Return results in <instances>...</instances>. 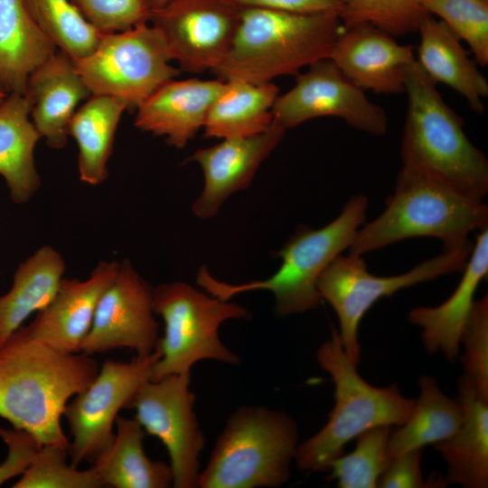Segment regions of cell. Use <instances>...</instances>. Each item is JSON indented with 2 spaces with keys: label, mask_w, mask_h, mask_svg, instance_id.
I'll list each match as a JSON object with an SVG mask.
<instances>
[{
  "label": "cell",
  "mask_w": 488,
  "mask_h": 488,
  "mask_svg": "<svg viewBox=\"0 0 488 488\" xmlns=\"http://www.w3.org/2000/svg\"><path fill=\"white\" fill-rule=\"evenodd\" d=\"M153 305L154 312L164 322V334L155 347L160 358L154 365L151 380L191 372L192 365L202 360L239 362L238 355L221 341L219 327L227 320L249 317L245 307L183 282L154 288Z\"/></svg>",
  "instance_id": "8"
},
{
  "label": "cell",
  "mask_w": 488,
  "mask_h": 488,
  "mask_svg": "<svg viewBox=\"0 0 488 488\" xmlns=\"http://www.w3.org/2000/svg\"><path fill=\"white\" fill-rule=\"evenodd\" d=\"M429 14L440 17L447 27L465 41L481 66L488 63L487 0H419Z\"/></svg>",
  "instance_id": "35"
},
{
  "label": "cell",
  "mask_w": 488,
  "mask_h": 488,
  "mask_svg": "<svg viewBox=\"0 0 488 488\" xmlns=\"http://www.w3.org/2000/svg\"><path fill=\"white\" fill-rule=\"evenodd\" d=\"M286 131L284 127L273 120L259 134L224 138L215 145L195 151L190 160L201 166L204 186L192 206L193 213L201 219L211 218L230 195L247 188Z\"/></svg>",
  "instance_id": "16"
},
{
  "label": "cell",
  "mask_w": 488,
  "mask_h": 488,
  "mask_svg": "<svg viewBox=\"0 0 488 488\" xmlns=\"http://www.w3.org/2000/svg\"><path fill=\"white\" fill-rule=\"evenodd\" d=\"M488 1V0H487Z\"/></svg>",
  "instance_id": "43"
},
{
  "label": "cell",
  "mask_w": 488,
  "mask_h": 488,
  "mask_svg": "<svg viewBox=\"0 0 488 488\" xmlns=\"http://www.w3.org/2000/svg\"><path fill=\"white\" fill-rule=\"evenodd\" d=\"M68 449L42 446L13 488H99L103 484L93 467L79 470L67 463Z\"/></svg>",
  "instance_id": "34"
},
{
  "label": "cell",
  "mask_w": 488,
  "mask_h": 488,
  "mask_svg": "<svg viewBox=\"0 0 488 488\" xmlns=\"http://www.w3.org/2000/svg\"><path fill=\"white\" fill-rule=\"evenodd\" d=\"M57 51L22 0H0V89L24 94L30 74Z\"/></svg>",
  "instance_id": "25"
},
{
  "label": "cell",
  "mask_w": 488,
  "mask_h": 488,
  "mask_svg": "<svg viewBox=\"0 0 488 488\" xmlns=\"http://www.w3.org/2000/svg\"><path fill=\"white\" fill-rule=\"evenodd\" d=\"M99 371L89 355L57 351L20 326L0 344V417L30 434L40 447L68 449L61 418L68 400L84 390Z\"/></svg>",
  "instance_id": "1"
},
{
  "label": "cell",
  "mask_w": 488,
  "mask_h": 488,
  "mask_svg": "<svg viewBox=\"0 0 488 488\" xmlns=\"http://www.w3.org/2000/svg\"><path fill=\"white\" fill-rule=\"evenodd\" d=\"M418 32L419 66L436 83L449 86L465 98L475 113L484 111L488 81L478 70L458 37L441 20L427 16Z\"/></svg>",
  "instance_id": "23"
},
{
  "label": "cell",
  "mask_w": 488,
  "mask_h": 488,
  "mask_svg": "<svg viewBox=\"0 0 488 488\" xmlns=\"http://www.w3.org/2000/svg\"><path fill=\"white\" fill-rule=\"evenodd\" d=\"M100 33L129 30L149 23L153 0H70Z\"/></svg>",
  "instance_id": "37"
},
{
  "label": "cell",
  "mask_w": 488,
  "mask_h": 488,
  "mask_svg": "<svg viewBox=\"0 0 488 488\" xmlns=\"http://www.w3.org/2000/svg\"><path fill=\"white\" fill-rule=\"evenodd\" d=\"M241 7L230 0H169L154 9L149 23L167 46L180 70H214L229 53Z\"/></svg>",
  "instance_id": "14"
},
{
  "label": "cell",
  "mask_w": 488,
  "mask_h": 488,
  "mask_svg": "<svg viewBox=\"0 0 488 488\" xmlns=\"http://www.w3.org/2000/svg\"><path fill=\"white\" fill-rule=\"evenodd\" d=\"M26 11L55 44L72 60L83 58L97 47V31L70 0H22Z\"/></svg>",
  "instance_id": "31"
},
{
  "label": "cell",
  "mask_w": 488,
  "mask_h": 488,
  "mask_svg": "<svg viewBox=\"0 0 488 488\" xmlns=\"http://www.w3.org/2000/svg\"><path fill=\"white\" fill-rule=\"evenodd\" d=\"M488 225L483 201L463 195L401 168L385 210L357 230L349 254H363L402 239L436 238L443 250L471 246L468 234Z\"/></svg>",
  "instance_id": "4"
},
{
  "label": "cell",
  "mask_w": 488,
  "mask_h": 488,
  "mask_svg": "<svg viewBox=\"0 0 488 488\" xmlns=\"http://www.w3.org/2000/svg\"><path fill=\"white\" fill-rule=\"evenodd\" d=\"M0 437L8 448L7 456L0 464V485L11 478L22 475L40 448L35 439L22 429L0 427Z\"/></svg>",
  "instance_id": "39"
},
{
  "label": "cell",
  "mask_w": 488,
  "mask_h": 488,
  "mask_svg": "<svg viewBox=\"0 0 488 488\" xmlns=\"http://www.w3.org/2000/svg\"><path fill=\"white\" fill-rule=\"evenodd\" d=\"M118 265L101 261L86 280L62 279L52 302L29 325H21L23 331L57 351L81 352L98 302L114 279Z\"/></svg>",
  "instance_id": "18"
},
{
  "label": "cell",
  "mask_w": 488,
  "mask_h": 488,
  "mask_svg": "<svg viewBox=\"0 0 488 488\" xmlns=\"http://www.w3.org/2000/svg\"><path fill=\"white\" fill-rule=\"evenodd\" d=\"M125 102L107 95H91L72 116L68 135L79 147L78 169L82 182L99 185L108 176V161L112 154L116 131Z\"/></svg>",
  "instance_id": "29"
},
{
  "label": "cell",
  "mask_w": 488,
  "mask_h": 488,
  "mask_svg": "<svg viewBox=\"0 0 488 488\" xmlns=\"http://www.w3.org/2000/svg\"><path fill=\"white\" fill-rule=\"evenodd\" d=\"M7 94L0 89V103L5 99Z\"/></svg>",
  "instance_id": "42"
},
{
  "label": "cell",
  "mask_w": 488,
  "mask_h": 488,
  "mask_svg": "<svg viewBox=\"0 0 488 488\" xmlns=\"http://www.w3.org/2000/svg\"><path fill=\"white\" fill-rule=\"evenodd\" d=\"M429 15L419 0H344L340 19L343 27L368 23L394 36L418 32Z\"/></svg>",
  "instance_id": "33"
},
{
  "label": "cell",
  "mask_w": 488,
  "mask_h": 488,
  "mask_svg": "<svg viewBox=\"0 0 488 488\" xmlns=\"http://www.w3.org/2000/svg\"><path fill=\"white\" fill-rule=\"evenodd\" d=\"M24 95L32 103L31 118L41 137L51 148L61 149L79 103L92 94L74 61L57 50L30 74Z\"/></svg>",
  "instance_id": "20"
},
{
  "label": "cell",
  "mask_w": 488,
  "mask_h": 488,
  "mask_svg": "<svg viewBox=\"0 0 488 488\" xmlns=\"http://www.w3.org/2000/svg\"><path fill=\"white\" fill-rule=\"evenodd\" d=\"M223 85L219 79L170 80L136 108L135 127L164 136L169 145L183 148L203 127Z\"/></svg>",
  "instance_id": "19"
},
{
  "label": "cell",
  "mask_w": 488,
  "mask_h": 488,
  "mask_svg": "<svg viewBox=\"0 0 488 488\" xmlns=\"http://www.w3.org/2000/svg\"><path fill=\"white\" fill-rule=\"evenodd\" d=\"M239 7H263L297 14H333L340 17L344 0H230Z\"/></svg>",
  "instance_id": "40"
},
{
  "label": "cell",
  "mask_w": 488,
  "mask_h": 488,
  "mask_svg": "<svg viewBox=\"0 0 488 488\" xmlns=\"http://www.w3.org/2000/svg\"><path fill=\"white\" fill-rule=\"evenodd\" d=\"M408 109L401 143L402 169L483 201L488 161L464 130V120L444 100L417 59L408 67Z\"/></svg>",
  "instance_id": "2"
},
{
  "label": "cell",
  "mask_w": 488,
  "mask_h": 488,
  "mask_svg": "<svg viewBox=\"0 0 488 488\" xmlns=\"http://www.w3.org/2000/svg\"><path fill=\"white\" fill-rule=\"evenodd\" d=\"M315 356L334 383L335 404L326 424L298 445L294 461L302 471L325 472L343 454L345 445L364 431L402 425L416 399L403 396L397 384L376 387L367 382L359 374L357 364L346 355L335 328Z\"/></svg>",
  "instance_id": "5"
},
{
  "label": "cell",
  "mask_w": 488,
  "mask_h": 488,
  "mask_svg": "<svg viewBox=\"0 0 488 488\" xmlns=\"http://www.w3.org/2000/svg\"><path fill=\"white\" fill-rule=\"evenodd\" d=\"M154 288L125 259L102 293L81 352L86 355L129 348L138 356L155 351L158 324L154 317Z\"/></svg>",
  "instance_id": "15"
},
{
  "label": "cell",
  "mask_w": 488,
  "mask_h": 488,
  "mask_svg": "<svg viewBox=\"0 0 488 488\" xmlns=\"http://www.w3.org/2000/svg\"><path fill=\"white\" fill-rule=\"evenodd\" d=\"M271 112L273 120L286 130L321 117H336L354 128L378 136L388 128L385 110L371 102L330 58L297 74L294 87L278 94Z\"/></svg>",
  "instance_id": "13"
},
{
  "label": "cell",
  "mask_w": 488,
  "mask_h": 488,
  "mask_svg": "<svg viewBox=\"0 0 488 488\" xmlns=\"http://www.w3.org/2000/svg\"><path fill=\"white\" fill-rule=\"evenodd\" d=\"M367 207V198L359 194L326 226L317 230L299 228L277 251L275 256L281 258V266L265 280L231 285L214 278L202 267L197 284L222 300L243 292L268 290L275 297V312L281 316L314 309L322 301L316 287L320 274L344 249H349L364 222Z\"/></svg>",
  "instance_id": "6"
},
{
  "label": "cell",
  "mask_w": 488,
  "mask_h": 488,
  "mask_svg": "<svg viewBox=\"0 0 488 488\" xmlns=\"http://www.w3.org/2000/svg\"><path fill=\"white\" fill-rule=\"evenodd\" d=\"M279 94L271 82L224 81L208 112L206 137H244L265 131L273 122L272 107Z\"/></svg>",
  "instance_id": "28"
},
{
  "label": "cell",
  "mask_w": 488,
  "mask_h": 488,
  "mask_svg": "<svg viewBox=\"0 0 488 488\" xmlns=\"http://www.w3.org/2000/svg\"><path fill=\"white\" fill-rule=\"evenodd\" d=\"M472 247L443 250L408 272L380 277L367 268L362 256L349 254L336 257L320 274L316 287L323 299L334 309L338 333L348 358L358 365L361 345L358 329L361 319L380 299L417 284L435 279L455 271H462Z\"/></svg>",
  "instance_id": "9"
},
{
  "label": "cell",
  "mask_w": 488,
  "mask_h": 488,
  "mask_svg": "<svg viewBox=\"0 0 488 488\" xmlns=\"http://www.w3.org/2000/svg\"><path fill=\"white\" fill-rule=\"evenodd\" d=\"M160 358L155 350L130 361H104L93 381L67 404L63 416L72 442L68 447L70 464L94 463L112 444L114 423L121 408H129L138 389L151 380Z\"/></svg>",
  "instance_id": "11"
},
{
  "label": "cell",
  "mask_w": 488,
  "mask_h": 488,
  "mask_svg": "<svg viewBox=\"0 0 488 488\" xmlns=\"http://www.w3.org/2000/svg\"><path fill=\"white\" fill-rule=\"evenodd\" d=\"M394 427L381 426L359 435L354 449L342 454L330 465L331 478L340 488H376L390 461L387 454L389 438Z\"/></svg>",
  "instance_id": "32"
},
{
  "label": "cell",
  "mask_w": 488,
  "mask_h": 488,
  "mask_svg": "<svg viewBox=\"0 0 488 488\" xmlns=\"http://www.w3.org/2000/svg\"><path fill=\"white\" fill-rule=\"evenodd\" d=\"M330 59L364 91L399 94L405 90L407 69L416 57L413 46L400 44L383 30L361 23L343 26Z\"/></svg>",
  "instance_id": "17"
},
{
  "label": "cell",
  "mask_w": 488,
  "mask_h": 488,
  "mask_svg": "<svg viewBox=\"0 0 488 488\" xmlns=\"http://www.w3.org/2000/svg\"><path fill=\"white\" fill-rule=\"evenodd\" d=\"M422 451L411 450L391 458L379 479L378 487L428 488L447 485L446 478L430 477L425 480L421 470Z\"/></svg>",
  "instance_id": "38"
},
{
  "label": "cell",
  "mask_w": 488,
  "mask_h": 488,
  "mask_svg": "<svg viewBox=\"0 0 488 488\" xmlns=\"http://www.w3.org/2000/svg\"><path fill=\"white\" fill-rule=\"evenodd\" d=\"M110 446L93 463L103 486L167 488L173 486L170 465L153 461L144 451L145 429L135 418L117 417Z\"/></svg>",
  "instance_id": "26"
},
{
  "label": "cell",
  "mask_w": 488,
  "mask_h": 488,
  "mask_svg": "<svg viewBox=\"0 0 488 488\" xmlns=\"http://www.w3.org/2000/svg\"><path fill=\"white\" fill-rule=\"evenodd\" d=\"M169 0H153V8L156 9L165 5ZM153 9V10H154Z\"/></svg>",
  "instance_id": "41"
},
{
  "label": "cell",
  "mask_w": 488,
  "mask_h": 488,
  "mask_svg": "<svg viewBox=\"0 0 488 488\" xmlns=\"http://www.w3.org/2000/svg\"><path fill=\"white\" fill-rule=\"evenodd\" d=\"M65 263L52 246H42L19 265L11 289L0 296V344L28 316L45 308L62 280Z\"/></svg>",
  "instance_id": "27"
},
{
  "label": "cell",
  "mask_w": 488,
  "mask_h": 488,
  "mask_svg": "<svg viewBox=\"0 0 488 488\" xmlns=\"http://www.w3.org/2000/svg\"><path fill=\"white\" fill-rule=\"evenodd\" d=\"M190 380V372L148 380L129 406L145 431L165 446L175 488L198 487L199 457L205 444L193 409L195 396Z\"/></svg>",
  "instance_id": "12"
},
{
  "label": "cell",
  "mask_w": 488,
  "mask_h": 488,
  "mask_svg": "<svg viewBox=\"0 0 488 488\" xmlns=\"http://www.w3.org/2000/svg\"><path fill=\"white\" fill-rule=\"evenodd\" d=\"M298 446L295 420L263 406H241L218 436L200 488L278 487L290 477Z\"/></svg>",
  "instance_id": "7"
},
{
  "label": "cell",
  "mask_w": 488,
  "mask_h": 488,
  "mask_svg": "<svg viewBox=\"0 0 488 488\" xmlns=\"http://www.w3.org/2000/svg\"><path fill=\"white\" fill-rule=\"evenodd\" d=\"M419 389V397L415 400L410 415L390 434L387 446L389 459L449 438L463 422V404L457 398L446 396L435 378L422 375Z\"/></svg>",
  "instance_id": "30"
},
{
  "label": "cell",
  "mask_w": 488,
  "mask_h": 488,
  "mask_svg": "<svg viewBox=\"0 0 488 488\" xmlns=\"http://www.w3.org/2000/svg\"><path fill=\"white\" fill-rule=\"evenodd\" d=\"M343 30L339 15L241 7L239 23L224 61L211 72L227 81L271 82L300 73L331 56Z\"/></svg>",
  "instance_id": "3"
},
{
  "label": "cell",
  "mask_w": 488,
  "mask_h": 488,
  "mask_svg": "<svg viewBox=\"0 0 488 488\" xmlns=\"http://www.w3.org/2000/svg\"><path fill=\"white\" fill-rule=\"evenodd\" d=\"M457 399L465 416L457 431L434 445L447 465V484L465 488L488 486V400L463 374L457 380Z\"/></svg>",
  "instance_id": "22"
},
{
  "label": "cell",
  "mask_w": 488,
  "mask_h": 488,
  "mask_svg": "<svg viewBox=\"0 0 488 488\" xmlns=\"http://www.w3.org/2000/svg\"><path fill=\"white\" fill-rule=\"evenodd\" d=\"M73 61L91 94L117 98L129 109L181 72L171 65L164 40L150 23L102 34L91 53Z\"/></svg>",
  "instance_id": "10"
},
{
  "label": "cell",
  "mask_w": 488,
  "mask_h": 488,
  "mask_svg": "<svg viewBox=\"0 0 488 488\" xmlns=\"http://www.w3.org/2000/svg\"><path fill=\"white\" fill-rule=\"evenodd\" d=\"M465 375L488 400V296L474 301L460 337Z\"/></svg>",
  "instance_id": "36"
},
{
  "label": "cell",
  "mask_w": 488,
  "mask_h": 488,
  "mask_svg": "<svg viewBox=\"0 0 488 488\" xmlns=\"http://www.w3.org/2000/svg\"><path fill=\"white\" fill-rule=\"evenodd\" d=\"M453 294L436 306H418L408 313L411 324L422 329L428 353L442 352L449 362L459 354L460 337L474 303V294L488 275V228L480 230Z\"/></svg>",
  "instance_id": "21"
},
{
  "label": "cell",
  "mask_w": 488,
  "mask_h": 488,
  "mask_svg": "<svg viewBox=\"0 0 488 488\" xmlns=\"http://www.w3.org/2000/svg\"><path fill=\"white\" fill-rule=\"evenodd\" d=\"M24 94L11 93L0 103V174L15 203L30 200L41 184L34 148L41 137Z\"/></svg>",
  "instance_id": "24"
}]
</instances>
